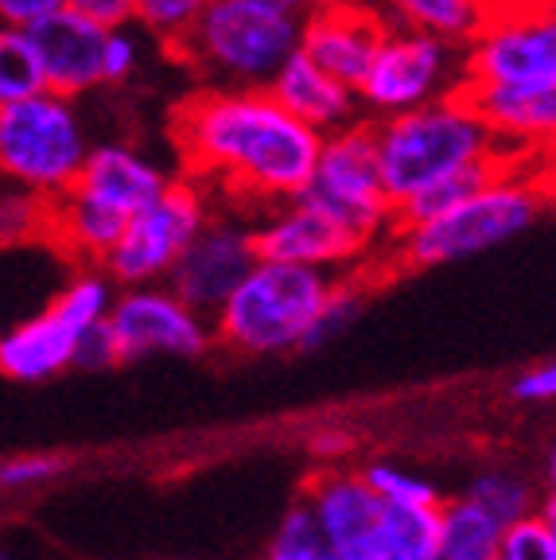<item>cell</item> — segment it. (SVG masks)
Returning a JSON list of instances; mask_svg holds the SVG:
<instances>
[{"label": "cell", "instance_id": "1", "mask_svg": "<svg viewBox=\"0 0 556 560\" xmlns=\"http://www.w3.org/2000/svg\"><path fill=\"white\" fill-rule=\"evenodd\" d=\"M172 140L187 179L215 184L234 210L257 219L304 199L323 152L320 132L296 121L269 90H195L175 105Z\"/></svg>", "mask_w": 556, "mask_h": 560}, {"label": "cell", "instance_id": "2", "mask_svg": "<svg viewBox=\"0 0 556 560\" xmlns=\"http://www.w3.org/2000/svg\"><path fill=\"white\" fill-rule=\"evenodd\" d=\"M304 16L273 0H210L195 32L175 47V59L202 86L269 90L288 59L300 51Z\"/></svg>", "mask_w": 556, "mask_h": 560}, {"label": "cell", "instance_id": "3", "mask_svg": "<svg viewBox=\"0 0 556 560\" xmlns=\"http://www.w3.org/2000/svg\"><path fill=\"white\" fill-rule=\"evenodd\" d=\"M378 137V164L382 184L393 210H401L420 191L436 187L448 175L478 164V160L502 156V140L490 132L483 114L467 94L443 97L413 114L374 121Z\"/></svg>", "mask_w": 556, "mask_h": 560}, {"label": "cell", "instance_id": "4", "mask_svg": "<svg viewBox=\"0 0 556 560\" xmlns=\"http://www.w3.org/2000/svg\"><path fill=\"white\" fill-rule=\"evenodd\" d=\"M331 272L285 261H257L245 284L210 319L215 347L245 359H273L292 350H312L323 307L335 292Z\"/></svg>", "mask_w": 556, "mask_h": 560}, {"label": "cell", "instance_id": "5", "mask_svg": "<svg viewBox=\"0 0 556 560\" xmlns=\"http://www.w3.org/2000/svg\"><path fill=\"white\" fill-rule=\"evenodd\" d=\"M553 191L545 184V167L533 164L522 172L502 175L487 191H478L463 207L448 210L440 219L413 230H393L390 237V265L397 269H432V265L467 261L510 242L522 230H530L548 207Z\"/></svg>", "mask_w": 556, "mask_h": 560}, {"label": "cell", "instance_id": "6", "mask_svg": "<svg viewBox=\"0 0 556 560\" xmlns=\"http://www.w3.org/2000/svg\"><path fill=\"white\" fill-rule=\"evenodd\" d=\"M94 152L79 109L51 90L0 105V172L12 187L55 202L79 187Z\"/></svg>", "mask_w": 556, "mask_h": 560}, {"label": "cell", "instance_id": "7", "mask_svg": "<svg viewBox=\"0 0 556 560\" xmlns=\"http://www.w3.org/2000/svg\"><path fill=\"white\" fill-rule=\"evenodd\" d=\"M304 199L327 210L331 219L343 222L366 245H374V249L390 245L393 230H397V210L382 184L374 121H358L335 137H323L320 167H315V179Z\"/></svg>", "mask_w": 556, "mask_h": 560}, {"label": "cell", "instance_id": "8", "mask_svg": "<svg viewBox=\"0 0 556 560\" xmlns=\"http://www.w3.org/2000/svg\"><path fill=\"white\" fill-rule=\"evenodd\" d=\"M463 86H467V47L393 24L374 67L358 86V97L370 121H385L463 94Z\"/></svg>", "mask_w": 556, "mask_h": 560}, {"label": "cell", "instance_id": "9", "mask_svg": "<svg viewBox=\"0 0 556 560\" xmlns=\"http://www.w3.org/2000/svg\"><path fill=\"white\" fill-rule=\"evenodd\" d=\"M210 214L207 191L195 179H172L157 202H148L140 214H132L125 237L105 261V272L121 289L140 284H167L183 254L199 242Z\"/></svg>", "mask_w": 556, "mask_h": 560}, {"label": "cell", "instance_id": "10", "mask_svg": "<svg viewBox=\"0 0 556 560\" xmlns=\"http://www.w3.org/2000/svg\"><path fill=\"white\" fill-rule=\"evenodd\" d=\"M475 86H556V4L502 0V9L467 47Z\"/></svg>", "mask_w": 556, "mask_h": 560}, {"label": "cell", "instance_id": "11", "mask_svg": "<svg viewBox=\"0 0 556 560\" xmlns=\"http://www.w3.org/2000/svg\"><path fill=\"white\" fill-rule=\"evenodd\" d=\"M109 331L121 350V362L140 359H199L215 347V324L195 312L172 284L121 289L109 315Z\"/></svg>", "mask_w": 556, "mask_h": 560}, {"label": "cell", "instance_id": "12", "mask_svg": "<svg viewBox=\"0 0 556 560\" xmlns=\"http://www.w3.org/2000/svg\"><path fill=\"white\" fill-rule=\"evenodd\" d=\"M242 210H230V214H215L207 222V230L199 234V242L183 254V261L175 265L172 284L195 312H202L207 319H215L227 300L234 296L245 284L257 261H262V249H257V226L250 219H238Z\"/></svg>", "mask_w": 556, "mask_h": 560}, {"label": "cell", "instance_id": "13", "mask_svg": "<svg viewBox=\"0 0 556 560\" xmlns=\"http://www.w3.org/2000/svg\"><path fill=\"white\" fill-rule=\"evenodd\" d=\"M253 226H257L262 261L304 265V269L343 277V272L366 269V257L374 254V245H366L362 237L350 234L343 222H335L327 210L312 207L308 199L285 202L262 219H253Z\"/></svg>", "mask_w": 556, "mask_h": 560}, {"label": "cell", "instance_id": "14", "mask_svg": "<svg viewBox=\"0 0 556 560\" xmlns=\"http://www.w3.org/2000/svg\"><path fill=\"white\" fill-rule=\"evenodd\" d=\"M390 32L393 20L385 16L382 4H370V0H320L312 12H304L300 51L312 62H320L327 74H335L339 82L358 90Z\"/></svg>", "mask_w": 556, "mask_h": 560}, {"label": "cell", "instance_id": "15", "mask_svg": "<svg viewBox=\"0 0 556 560\" xmlns=\"http://www.w3.org/2000/svg\"><path fill=\"white\" fill-rule=\"evenodd\" d=\"M308 506L315 510L327 537L339 545L343 560H370L385 541L390 502L378 494L362 471L350 467H320L304 487Z\"/></svg>", "mask_w": 556, "mask_h": 560}, {"label": "cell", "instance_id": "16", "mask_svg": "<svg viewBox=\"0 0 556 560\" xmlns=\"http://www.w3.org/2000/svg\"><path fill=\"white\" fill-rule=\"evenodd\" d=\"M24 35L39 55L44 82L51 94L74 102V97L105 86V39H109V32L90 16L74 9H59L55 16L24 27Z\"/></svg>", "mask_w": 556, "mask_h": 560}, {"label": "cell", "instance_id": "17", "mask_svg": "<svg viewBox=\"0 0 556 560\" xmlns=\"http://www.w3.org/2000/svg\"><path fill=\"white\" fill-rule=\"evenodd\" d=\"M463 94L475 102L502 149L548 164L556 156V86H475Z\"/></svg>", "mask_w": 556, "mask_h": 560}, {"label": "cell", "instance_id": "18", "mask_svg": "<svg viewBox=\"0 0 556 560\" xmlns=\"http://www.w3.org/2000/svg\"><path fill=\"white\" fill-rule=\"evenodd\" d=\"M269 94L285 105L296 121L312 125L320 137H335V132L366 121L358 90L347 86V82H339L335 74H327V70H323L320 62L308 59L304 51H296L292 59L280 67Z\"/></svg>", "mask_w": 556, "mask_h": 560}, {"label": "cell", "instance_id": "19", "mask_svg": "<svg viewBox=\"0 0 556 560\" xmlns=\"http://www.w3.org/2000/svg\"><path fill=\"white\" fill-rule=\"evenodd\" d=\"M79 342L82 335L47 304L39 315H27L24 324L4 331V339H0V374L20 385L51 382L62 370H74Z\"/></svg>", "mask_w": 556, "mask_h": 560}, {"label": "cell", "instance_id": "20", "mask_svg": "<svg viewBox=\"0 0 556 560\" xmlns=\"http://www.w3.org/2000/svg\"><path fill=\"white\" fill-rule=\"evenodd\" d=\"M167 184L172 179L148 156H140L137 149H129L121 140H105V144H94V152H90L79 191L132 219L148 202H157L167 191Z\"/></svg>", "mask_w": 556, "mask_h": 560}, {"label": "cell", "instance_id": "21", "mask_svg": "<svg viewBox=\"0 0 556 560\" xmlns=\"http://www.w3.org/2000/svg\"><path fill=\"white\" fill-rule=\"evenodd\" d=\"M125 226H129V214L90 199L79 187L55 199L47 214V237L70 261H79V269H105L109 254L125 237Z\"/></svg>", "mask_w": 556, "mask_h": 560}, {"label": "cell", "instance_id": "22", "mask_svg": "<svg viewBox=\"0 0 556 560\" xmlns=\"http://www.w3.org/2000/svg\"><path fill=\"white\" fill-rule=\"evenodd\" d=\"M385 16L397 27L436 35L455 47H471L487 32L502 0H382Z\"/></svg>", "mask_w": 556, "mask_h": 560}, {"label": "cell", "instance_id": "23", "mask_svg": "<svg viewBox=\"0 0 556 560\" xmlns=\"http://www.w3.org/2000/svg\"><path fill=\"white\" fill-rule=\"evenodd\" d=\"M506 525L460 494L440 506V545L436 560H498Z\"/></svg>", "mask_w": 556, "mask_h": 560}, {"label": "cell", "instance_id": "24", "mask_svg": "<svg viewBox=\"0 0 556 560\" xmlns=\"http://www.w3.org/2000/svg\"><path fill=\"white\" fill-rule=\"evenodd\" d=\"M463 494H467L475 506L487 510L490 517H498L506 529L518 525V522L537 517L541 506H545V502H537L533 482L518 471H506V467H487V471H478L475 479L467 482Z\"/></svg>", "mask_w": 556, "mask_h": 560}, {"label": "cell", "instance_id": "25", "mask_svg": "<svg viewBox=\"0 0 556 560\" xmlns=\"http://www.w3.org/2000/svg\"><path fill=\"white\" fill-rule=\"evenodd\" d=\"M262 560H343L339 545L331 541L308 499L292 502L265 541Z\"/></svg>", "mask_w": 556, "mask_h": 560}, {"label": "cell", "instance_id": "26", "mask_svg": "<svg viewBox=\"0 0 556 560\" xmlns=\"http://www.w3.org/2000/svg\"><path fill=\"white\" fill-rule=\"evenodd\" d=\"M44 67H39L32 39L20 27H4L0 32V105L24 102V97L44 94Z\"/></svg>", "mask_w": 556, "mask_h": 560}, {"label": "cell", "instance_id": "27", "mask_svg": "<svg viewBox=\"0 0 556 560\" xmlns=\"http://www.w3.org/2000/svg\"><path fill=\"white\" fill-rule=\"evenodd\" d=\"M210 0H140L137 4V27L167 47V55L195 32L199 16L207 12Z\"/></svg>", "mask_w": 556, "mask_h": 560}, {"label": "cell", "instance_id": "28", "mask_svg": "<svg viewBox=\"0 0 556 560\" xmlns=\"http://www.w3.org/2000/svg\"><path fill=\"white\" fill-rule=\"evenodd\" d=\"M362 475L385 502H393V506H443L436 482H428L425 475L409 471V467L378 459V464H366Z\"/></svg>", "mask_w": 556, "mask_h": 560}, {"label": "cell", "instance_id": "29", "mask_svg": "<svg viewBox=\"0 0 556 560\" xmlns=\"http://www.w3.org/2000/svg\"><path fill=\"white\" fill-rule=\"evenodd\" d=\"M358 307H362V280H358V272H343V277L335 280L331 304L323 307V315H320V327H315L312 350L323 347L327 339H335V335L347 331V327L355 324Z\"/></svg>", "mask_w": 556, "mask_h": 560}, {"label": "cell", "instance_id": "30", "mask_svg": "<svg viewBox=\"0 0 556 560\" xmlns=\"http://www.w3.org/2000/svg\"><path fill=\"white\" fill-rule=\"evenodd\" d=\"M62 467H67V459L51 452L9 455V459L0 464V482H4V490H35V487H44V482H51Z\"/></svg>", "mask_w": 556, "mask_h": 560}, {"label": "cell", "instance_id": "31", "mask_svg": "<svg viewBox=\"0 0 556 560\" xmlns=\"http://www.w3.org/2000/svg\"><path fill=\"white\" fill-rule=\"evenodd\" d=\"M140 67V35L132 27H114L105 39V86H125Z\"/></svg>", "mask_w": 556, "mask_h": 560}, {"label": "cell", "instance_id": "32", "mask_svg": "<svg viewBox=\"0 0 556 560\" xmlns=\"http://www.w3.org/2000/svg\"><path fill=\"white\" fill-rule=\"evenodd\" d=\"M498 560H553V549H548V534H545L541 514L506 529Z\"/></svg>", "mask_w": 556, "mask_h": 560}, {"label": "cell", "instance_id": "33", "mask_svg": "<svg viewBox=\"0 0 556 560\" xmlns=\"http://www.w3.org/2000/svg\"><path fill=\"white\" fill-rule=\"evenodd\" d=\"M114 366H121V350H117V339H114V331H109V324L82 335L74 370H114Z\"/></svg>", "mask_w": 556, "mask_h": 560}, {"label": "cell", "instance_id": "34", "mask_svg": "<svg viewBox=\"0 0 556 560\" xmlns=\"http://www.w3.org/2000/svg\"><path fill=\"white\" fill-rule=\"evenodd\" d=\"M137 4L140 0H67V9L90 16L94 24H102L105 32L137 24Z\"/></svg>", "mask_w": 556, "mask_h": 560}, {"label": "cell", "instance_id": "35", "mask_svg": "<svg viewBox=\"0 0 556 560\" xmlns=\"http://www.w3.org/2000/svg\"><path fill=\"white\" fill-rule=\"evenodd\" d=\"M513 397H518V401H530V405L556 401V359L537 362V366L525 370V374L513 382Z\"/></svg>", "mask_w": 556, "mask_h": 560}, {"label": "cell", "instance_id": "36", "mask_svg": "<svg viewBox=\"0 0 556 560\" xmlns=\"http://www.w3.org/2000/svg\"><path fill=\"white\" fill-rule=\"evenodd\" d=\"M59 9H67V0H0V24L24 32V27L55 16Z\"/></svg>", "mask_w": 556, "mask_h": 560}, {"label": "cell", "instance_id": "37", "mask_svg": "<svg viewBox=\"0 0 556 560\" xmlns=\"http://www.w3.org/2000/svg\"><path fill=\"white\" fill-rule=\"evenodd\" d=\"M541 522H545L548 549H553V560H556V502L553 499H545V506H541Z\"/></svg>", "mask_w": 556, "mask_h": 560}, {"label": "cell", "instance_id": "38", "mask_svg": "<svg viewBox=\"0 0 556 560\" xmlns=\"http://www.w3.org/2000/svg\"><path fill=\"white\" fill-rule=\"evenodd\" d=\"M545 487H548V499L556 502V444L548 452V464H545Z\"/></svg>", "mask_w": 556, "mask_h": 560}, {"label": "cell", "instance_id": "39", "mask_svg": "<svg viewBox=\"0 0 556 560\" xmlns=\"http://www.w3.org/2000/svg\"><path fill=\"white\" fill-rule=\"evenodd\" d=\"M273 4H280V9H288V12H300V16H304V12H312L315 4H320V0H273Z\"/></svg>", "mask_w": 556, "mask_h": 560}, {"label": "cell", "instance_id": "40", "mask_svg": "<svg viewBox=\"0 0 556 560\" xmlns=\"http://www.w3.org/2000/svg\"><path fill=\"white\" fill-rule=\"evenodd\" d=\"M545 184H548V191H553V199H556V164H545Z\"/></svg>", "mask_w": 556, "mask_h": 560}, {"label": "cell", "instance_id": "41", "mask_svg": "<svg viewBox=\"0 0 556 560\" xmlns=\"http://www.w3.org/2000/svg\"><path fill=\"white\" fill-rule=\"evenodd\" d=\"M548 164H556V156H553V160H548Z\"/></svg>", "mask_w": 556, "mask_h": 560}, {"label": "cell", "instance_id": "42", "mask_svg": "<svg viewBox=\"0 0 556 560\" xmlns=\"http://www.w3.org/2000/svg\"><path fill=\"white\" fill-rule=\"evenodd\" d=\"M4 560H9V557H4Z\"/></svg>", "mask_w": 556, "mask_h": 560}, {"label": "cell", "instance_id": "43", "mask_svg": "<svg viewBox=\"0 0 556 560\" xmlns=\"http://www.w3.org/2000/svg\"><path fill=\"white\" fill-rule=\"evenodd\" d=\"M553 4H556V0H553Z\"/></svg>", "mask_w": 556, "mask_h": 560}]
</instances>
